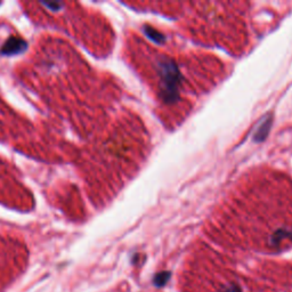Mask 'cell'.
<instances>
[{"instance_id":"cell-2","label":"cell","mask_w":292,"mask_h":292,"mask_svg":"<svg viewBox=\"0 0 292 292\" xmlns=\"http://www.w3.org/2000/svg\"><path fill=\"white\" fill-rule=\"evenodd\" d=\"M141 53L145 54L143 73L150 88L157 95L161 108H180L185 100L190 103L186 95H199L214 86L218 78L223 76L224 68L221 62L212 56L204 55H169L168 50L154 48L148 41L138 40ZM178 110V116H179Z\"/></svg>"},{"instance_id":"cell-4","label":"cell","mask_w":292,"mask_h":292,"mask_svg":"<svg viewBox=\"0 0 292 292\" xmlns=\"http://www.w3.org/2000/svg\"><path fill=\"white\" fill-rule=\"evenodd\" d=\"M26 266V252L16 241L0 239V292H6Z\"/></svg>"},{"instance_id":"cell-1","label":"cell","mask_w":292,"mask_h":292,"mask_svg":"<svg viewBox=\"0 0 292 292\" xmlns=\"http://www.w3.org/2000/svg\"><path fill=\"white\" fill-rule=\"evenodd\" d=\"M212 226L269 249L292 244V178L272 169L251 172L213 212Z\"/></svg>"},{"instance_id":"cell-3","label":"cell","mask_w":292,"mask_h":292,"mask_svg":"<svg viewBox=\"0 0 292 292\" xmlns=\"http://www.w3.org/2000/svg\"><path fill=\"white\" fill-rule=\"evenodd\" d=\"M182 29L200 43L214 44L241 54L248 46L244 3H187Z\"/></svg>"}]
</instances>
